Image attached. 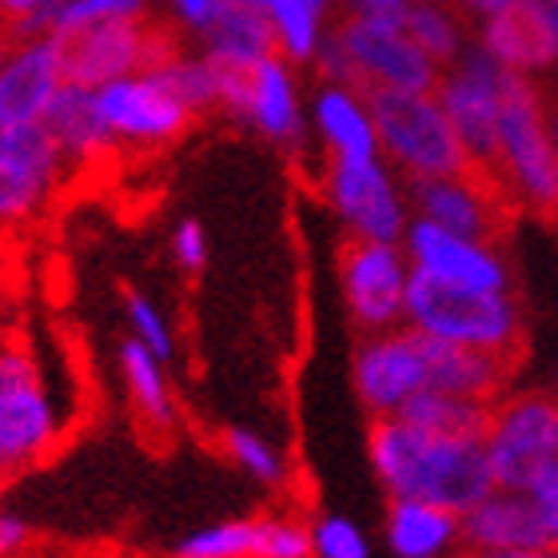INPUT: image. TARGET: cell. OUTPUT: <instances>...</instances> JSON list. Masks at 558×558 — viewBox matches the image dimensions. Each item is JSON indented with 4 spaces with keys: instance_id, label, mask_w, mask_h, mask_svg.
<instances>
[{
    "instance_id": "cell-1",
    "label": "cell",
    "mask_w": 558,
    "mask_h": 558,
    "mask_svg": "<svg viewBox=\"0 0 558 558\" xmlns=\"http://www.w3.org/2000/svg\"><path fill=\"white\" fill-rule=\"evenodd\" d=\"M367 459L387 499H423L466 514L495 490L487 442L430 435L399 415L375 418L367 435Z\"/></svg>"
},
{
    "instance_id": "cell-2",
    "label": "cell",
    "mask_w": 558,
    "mask_h": 558,
    "mask_svg": "<svg viewBox=\"0 0 558 558\" xmlns=\"http://www.w3.org/2000/svg\"><path fill=\"white\" fill-rule=\"evenodd\" d=\"M495 184L514 208L550 216L558 211V140L555 112L535 76L511 72L502 96L499 151H495Z\"/></svg>"
},
{
    "instance_id": "cell-3",
    "label": "cell",
    "mask_w": 558,
    "mask_h": 558,
    "mask_svg": "<svg viewBox=\"0 0 558 558\" xmlns=\"http://www.w3.org/2000/svg\"><path fill=\"white\" fill-rule=\"evenodd\" d=\"M408 327L430 339L463 343V348L511 355L523 339V307L514 291H466L447 288L439 279L411 276L408 291Z\"/></svg>"
},
{
    "instance_id": "cell-4",
    "label": "cell",
    "mask_w": 558,
    "mask_h": 558,
    "mask_svg": "<svg viewBox=\"0 0 558 558\" xmlns=\"http://www.w3.org/2000/svg\"><path fill=\"white\" fill-rule=\"evenodd\" d=\"M367 96H372L379 151L399 175L427 180V175H454L471 168L463 140H459L447 108L435 93L379 88Z\"/></svg>"
},
{
    "instance_id": "cell-5",
    "label": "cell",
    "mask_w": 558,
    "mask_h": 558,
    "mask_svg": "<svg viewBox=\"0 0 558 558\" xmlns=\"http://www.w3.org/2000/svg\"><path fill=\"white\" fill-rule=\"evenodd\" d=\"M324 199L339 228L363 244H403L415 211L408 184L384 156H343L327 160Z\"/></svg>"
},
{
    "instance_id": "cell-6",
    "label": "cell",
    "mask_w": 558,
    "mask_h": 558,
    "mask_svg": "<svg viewBox=\"0 0 558 558\" xmlns=\"http://www.w3.org/2000/svg\"><path fill=\"white\" fill-rule=\"evenodd\" d=\"M511 72L490 57L483 45H471L451 69H442L435 96L442 100L454 132L463 140L471 168L487 172L495 168L499 151V120H502V96H507Z\"/></svg>"
},
{
    "instance_id": "cell-7",
    "label": "cell",
    "mask_w": 558,
    "mask_h": 558,
    "mask_svg": "<svg viewBox=\"0 0 558 558\" xmlns=\"http://www.w3.org/2000/svg\"><path fill=\"white\" fill-rule=\"evenodd\" d=\"M495 487L526 490V483L558 463V399L547 391L499 399L483 435Z\"/></svg>"
},
{
    "instance_id": "cell-8",
    "label": "cell",
    "mask_w": 558,
    "mask_h": 558,
    "mask_svg": "<svg viewBox=\"0 0 558 558\" xmlns=\"http://www.w3.org/2000/svg\"><path fill=\"white\" fill-rule=\"evenodd\" d=\"M336 40L348 57L351 84L363 93L396 88V93H435L442 69L411 40L403 21H355L336 24Z\"/></svg>"
},
{
    "instance_id": "cell-9",
    "label": "cell",
    "mask_w": 558,
    "mask_h": 558,
    "mask_svg": "<svg viewBox=\"0 0 558 558\" xmlns=\"http://www.w3.org/2000/svg\"><path fill=\"white\" fill-rule=\"evenodd\" d=\"M300 64H291L288 57H268L264 64L247 72H223V96L220 108L232 120H240L244 129L264 136L268 144L279 148H300L312 120H307V105L300 93Z\"/></svg>"
},
{
    "instance_id": "cell-10",
    "label": "cell",
    "mask_w": 558,
    "mask_h": 558,
    "mask_svg": "<svg viewBox=\"0 0 558 558\" xmlns=\"http://www.w3.org/2000/svg\"><path fill=\"white\" fill-rule=\"evenodd\" d=\"M411 268L403 244H363L351 240L339 256V291L351 319L372 336L408 324Z\"/></svg>"
},
{
    "instance_id": "cell-11",
    "label": "cell",
    "mask_w": 558,
    "mask_h": 558,
    "mask_svg": "<svg viewBox=\"0 0 558 558\" xmlns=\"http://www.w3.org/2000/svg\"><path fill=\"white\" fill-rule=\"evenodd\" d=\"M351 375H355V396L375 418L399 415L423 387H430L427 339L415 327L372 331L355 351Z\"/></svg>"
},
{
    "instance_id": "cell-12",
    "label": "cell",
    "mask_w": 558,
    "mask_h": 558,
    "mask_svg": "<svg viewBox=\"0 0 558 558\" xmlns=\"http://www.w3.org/2000/svg\"><path fill=\"white\" fill-rule=\"evenodd\" d=\"M105 124L112 132L117 144L129 148H160L172 144L175 136H184L192 124V108L163 84V76L156 69H140L132 76L96 88Z\"/></svg>"
},
{
    "instance_id": "cell-13",
    "label": "cell",
    "mask_w": 558,
    "mask_h": 558,
    "mask_svg": "<svg viewBox=\"0 0 558 558\" xmlns=\"http://www.w3.org/2000/svg\"><path fill=\"white\" fill-rule=\"evenodd\" d=\"M403 252L418 276L439 279L447 288L514 291L511 259L502 256V247L495 240H471V235L447 232L439 223L415 216L408 235H403Z\"/></svg>"
},
{
    "instance_id": "cell-14",
    "label": "cell",
    "mask_w": 558,
    "mask_h": 558,
    "mask_svg": "<svg viewBox=\"0 0 558 558\" xmlns=\"http://www.w3.org/2000/svg\"><path fill=\"white\" fill-rule=\"evenodd\" d=\"M64 163L69 160L45 124L0 129V223H21L45 208Z\"/></svg>"
},
{
    "instance_id": "cell-15",
    "label": "cell",
    "mask_w": 558,
    "mask_h": 558,
    "mask_svg": "<svg viewBox=\"0 0 558 558\" xmlns=\"http://www.w3.org/2000/svg\"><path fill=\"white\" fill-rule=\"evenodd\" d=\"M64 84H69V64L60 36L48 33L12 45L0 57V129L40 124Z\"/></svg>"
},
{
    "instance_id": "cell-16",
    "label": "cell",
    "mask_w": 558,
    "mask_h": 558,
    "mask_svg": "<svg viewBox=\"0 0 558 558\" xmlns=\"http://www.w3.org/2000/svg\"><path fill=\"white\" fill-rule=\"evenodd\" d=\"M502 187H490V175L478 168L454 175H427L408 180L411 211L418 220L439 223L447 232L471 240H495L502 228Z\"/></svg>"
},
{
    "instance_id": "cell-17",
    "label": "cell",
    "mask_w": 558,
    "mask_h": 558,
    "mask_svg": "<svg viewBox=\"0 0 558 558\" xmlns=\"http://www.w3.org/2000/svg\"><path fill=\"white\" fill-rule=\"evenodd\" d=\"M60 40H64L69 81L88 84V88H105V84L132 76L140 69H151L156 60L168 57V48L156 45V36L144 28V21L96 24V28L60 36Z\"/></svg>"
},
{
    "instance_id": "cell-18",
    "label": "cell",
    "mask_w": 558,
    "mask_h": 558,
    "mask_svg": "<svg viewBox=\"0 0 558 558\" xmlns=\"http://www.w3.org/2000/svg\"><path fill=\"white\" fill-rule=\"evenodd\" d=\"M475 45L519 76H543L558 69V33L543 0H511L495 16L478 21Z\"/></svg>"
},
{
    "instance_id": "cell-19",
    "label": "cell",
    "mask_w": 558,
    "mask_h": 558,
    "mask_svg": "<svg viewBox=\"0 0 558 558\" xmlns=\"http://www.w3.org/2000/svg\"><path fill=\"white\" fill-rule=\"evenodd\" d=\"M463 547L471 555H511V550L550 547V535L531 495L495 487L463 514Z\"/></svg>"
},
{
    "instance_id": "cell-20",
    "label": "cell",
    "mask_w": 558,
    "mask_h": 558,
    "mask_svg": "<svg viewBox=\"0 0 558 558\" xmlns=\"http://www.w3.org/2000/svg\"><path fill=\"white\" fill-rule=\"evenodd\" d=\"M307 120H312L315 140L324 144L327 160L343 156H384L379 151V132H375L372 96L360 84L324 81L307 100Z\"/></svg>"
},
{
    "instance_id": "cell-21",
    "label": "cell",
    "mask_w": 558,
    "mask_h": 558,
    "mask_svg": "<svg viewBox=\"0 0 558 558\" xmlns=\"http://www.w3.org/2000/svg\"><path fill=\"white\" fill-rule=\"evenodd\" d=\"M57 442V408L45 384L0 387V478L36 463Z\"/></svg>"
},
{
    "instance_id": "cell-22",
    "label": "cell",
    "mask_w": 558,
    "mask_h": 558,
    "mask_svg": "<svg viewBox=\"0 0 558 558\" xmlns=\"http://www.w3.org/2000/svg\"><path fill=\"white\" fill-rule=\"evenodd\" d=\"M384 543L396 558H454L463 547V514L439 502L391 499L384 514Z\"/></svg>"
},
{
    "instance_id": "cell-23",
    "label": "cell",
    "mask_w": 558,
    "mask_h": 558,
    "mask_svg": "<svg viewBox=\"0 0 558 558\" xmlns=\"http://www.w3.org/2000/svg\"><path fill=\"white\" fill-rule=\"evenodd\" d=\"M40 124L57 140V148L64 151L69 163H93L108 148H117V140L105 124V112H100V100H96V88H88V84H64Z\"/></svg>"
},
{
    "instance_id": "cell-24",
    "label": "cell",
    "mask_w": 558,
    "mask_h": 558,
    "mask_svg": "<svg viewBox=\"0 0 558 558\" xmlns=\"http://www.w3.org/2000/svg\"><path fill=\"white\" fill-rule=\"evenodd\" d=\"M427 339V375L430 387L451 391L466 399H490L499 396L507 379H511V355H495V351L463 348V343H447V339Z\"/></svg>"
},
{
    "instance_id": "cell-25",
    "label": "cell",
    "mask_w": 558,
    "mask_h": 558,
    "mask_svg": "<svg viewBox=\"0 0 558 558\" xmlns=\"http://www.w3.org/2000/svg\"><path fill=\"white\" fill-rule=\"evenodd\" d=\"M199 52L216 60L223 72H247L276 57V33H271L268 12L259 4H240L232 0L223 16L199 36Z\"/></svg>"
},
{
    "instance_id": "cell-26",
    "label": "cell",
    "mask_w": 558,
    "mask_h": 558,
    "mask_svg": "<svg viewBox=\"0 0 558 558\" xmlns=\"http://www.w3.org/2000/svg\"><path fill=\"white\" fill-rule=\"evenodd\" d=\"M259 9L268 12L279 57H288L291 64H315L331 36V12L339 9V0H264Z\"/></svg>"
},
{
    "instance_id": "cell-27",
    "label": "cell",
    "mask_w": 558,
    "mask_h": 558,
    "mask_svg": "<svg viewBox=\"0 0 558 558\" xmlns=\"http://www.w3.org/2000/svg\"><path fill=\"white\" fill-rule=\"evenodd\" d=\"M490 403L483 399H466L439 391V387H423L399 418H408L411 427L430 430V435H454V439H483L490 427Z\"/></svg>"
},
{
    "instance_id": "cell-28",
    "label": "cell",
    "mask_w": 558,
    "mask_h": 558,
    "mask_svg": "<svg viewBox=\"0 0 558 558\" xmlns=\"http://www.w3.org/2000/svg\"><path fill=\"white\" fill-rule=\"evenodd\" d=\"M403 24H408L411 40H415L439 69H451L454 60L475 45L471 33H466V16L454 9L451 0H418V4L408 9Z\"/></svg>"
},
{
    "instance_id": "cell-29",
    "label": "cell",
    "mask_w": 558,
    "mask_h": 558,
    "mask_svg": "<svg viewBox=\"0 0 558 558\" xmlns=\"http://www.w3.org/2000/svg\"><path fill=\"white\" fill-rule=\"evenodd\" d=\"M120 372H124V384H129L132 403L140 408V415L156 423V427H168L175 418V408L160 355L144 348L140 339H129V343H120Z\"/></svg>"
},
{
    "instance_id": "cell-30",
    "label": "cell",
    "mask_w": 558,
    "mask_h": 558,
    "mask_svg": "<svg viewBox=\"0 0 558 558\" xmlns=\"http://www.w3.org/2000/svg\"><path fill=\"white\" fill-rule=\"evenodd\" d=\"M151 69L160 72L163 84L172 88L180 100H184L192 112H208V108H220L223 96V69L216 60H208L204 52L199 57H184V52H168L163 60H156Z\"/></svg>"
},
{
    "instance_id": "cell-31",
    "label": "cell",
    "mask_w": 558,
    "mask_h": 558,
    "mask_svg": "<svg viewBox=\"0 0 558 558\" xmlns=\"http://www.w3.org/2000/svg\"><path fill=\"white\" fill-rule=\"evenodd\" d=\"M259 519H223L184 535L175 543V558H256Z\"/></svg>"
},
{
    "instance_id": "cell-32",
    "label": "cell",
    "mask_w": 558,
    "mask_h": 558,
    "mask_svg": "<svg viewBox=\"0 0 558 558\" xmlns=\"http://www.w3.org/2000/svg\"><path fill=\"white\" fill-rule=\"evenodd\" d=\"M223 447H228V454H232V463L240 466L244 475L256 478V483H264V487H279V483L288 478L283 454H279L264 435H256V430L232 427L228 435H223Z\"/></svg>"
},
{
    "instance_id": "cell-33",
    "label": "cell",
    "mask_w": 558,
    "mask_h": 558,
    "mask_svg": "<svg viewBox=\"0 0 558 558\" xmlns=\"http://www.w3.org/2000/svg\"><path fill=\"white\" fill-rule=\"evenodd\" d=\"M148 0H69L52 21V36H76L96 24L144 21Z\"/></svg>"
},
{
    "instance_id": "cell-34",
    "label": "cell",
    "mask_w": 558,
    "mask_h": 558,
    "mask_svg": "<svg viewBox=\"0 0 558 558\" xmlns=\"http://www.w3.org/2000/svg\"><path fill=\"white\" fill-rule=\"evenodd\" d=\"M315 558H372V538L348 514H319L312 523Z\"/></svg>"
},
{
    "instance_id": "cell-35",
    "label": "cell",
    "mask_w": 558,
    "mask_h": 558,
    "mask_svg": "<svg viewBox=\"0 0 558 558\" xmlns=\"http://www.w3.org/2000/svg\"><path fill=\"white\" fill-rule=\"evenodd\" d=\"M256 558H315L312 526L300 519H259Z\"/></svg>"
},
{
    "instance_id": "cell-36",
    "label": "cell",
    "mask_w": 558,
    "mask_h": 558,
    "mask_svg": "<svg viewBox=\"0 0 558 558\" xmlns=\"http://www.w3.org/2000/svg\"><path fill=\"white\" fill-rule=\"evenodd\" d=\"M124 312H129L132 339H140L148 351H156L160 360H168V355H172V327H168L160 307H156L148 295L129 291V295H124Z\"/></svg>"
},
{
    "instance_id": "cell-37",
    "label": "cell",
    "mask_w": 558,
    "mask_h": 558,
    "mask_svg": "<svg viewBox=\"0 0 558 558\" xmlns=\"http://www.w3.org/2000/svg\"><path fill=\"white\" fill-rule=\"evenodd\" d=\"M64 4L69 0H0V21L9 24L16 40H33L52 33V21Z\"/></svg>"
},
{
    "instance_id": "cell-38",
    "label": "cell",
    "mask_w": 558,
    "mask_h": 558,
    "mask_svg": "<svg viewBox=\"0 0 558 558\" xmlns=\"http://www.w3.org/2000/svg\"><path fill=\"white\" fill-rule=\"evenodd\" d=\"M163 4H168V16H172V24L180 33L204 36L211 24L220 21L223 9H228L232 0H163Z\"/></svg>"
},
{
    "instance_id": "cell-39",
    "label": "cell",
    "mask_w": 558,
    "mask_h": 558,
    "mask_svg": "<svg viewBox=\"0 0 558 558\" xmlns=\"http://www.w3.org/2000/svg\"><path fill=\"white\" fill-rule=\"evenodd\" d=\"M172 256L184 271H204L208 264V232L199 220H180L172 232Z\"/></svg>"
},
{
    "instance_id": "cell-40",
    "label": "cell",
    "mask_w": 558,
    "mask_h": 558,
    "mask_svg": "<svg viewBox=\"0 0 558 558\" xmlns=\"http://www.w3.org/2000/svg\"><path fill=\"white\" fill-rule=\"evenodd\" d=\"M523 495H531V502L538 507L543 523H547L550 547H558V463H550L547 471H538L531 483H526Z\"/></svg>"
},
{
    "instance_id": "cell-41",
    "label": "cell",
    "mask_w": 558,
    "mask_h": 558,
    "mask_svg": "<svg viewBox=\"0 0 558 558\" xmlns=\"http://www.w3.org/2000/svg\"><path fill=\"white\" fill-rule=\"evenodd\" d=\"M24 384H40L33 351L21 348V343H0V387H24Z\"/></svg>"
},
{
    "instance_id": "cell-42",
    "label": "cell",
    "mask_w": 558,
    "mask_h": 558,
    "mask_svg": "<svg viewBox=\"0 0 558 558\" xmlns=\"http://www.w3.org/2000/svg\"><path fill=\"white\" fill-rule=\"evenodd\" d=\"M339 9L355 21H403L411 0H339Z\"/></svg>"
},
{
    "instance_id": "cell-43",
    "label": "cell",
    "mask_w": 558,
    "mask_h": 558,
    "mask_svg": "<svg viewBox=\"0 0 558 558\" xmlns=\"http://www.w3.org/2000/svg\"><path fill=\"white\" fill-rule=\"evenodd\" d=\"M24 543H28V526L16 514H0V558L16 555Z\"/></svg>"
},
{
    "instance_id": "cell-44",
    "label": "cell",
    "mask_w": 558,
    "mask_h": 558,
    "mask_svg": "<svg viewBox=\"0 0 558 558\" xmlns=\"http://www.w3.org/2000/svg\"><path fill=\"white\" fill-rule=\"evenodd\" d=\"M451 4L463 12V16H471V21H487V16H495L499 9H507L511 0H451Z\"/></svg>"
},
{
    "instance_id": "cell-45",
    "label": "cell",
    "mask_w": 558,
    "mask_h": 558,
    "mask_svg": "<svg viewBox=\"0 0 558 558\" xmlns=\"http://www.w3.org/2000/svg\"><path fill=\"white\" fill-rule=\"evenodd\" d=\"M471 558H558V547H543V550H511V555H471Z\"/></svg>"
},
{
    "instance_id": "cell-46",
    "label": "cell",
    "mask_w": 558,
    "mask_h": 558,
    "mask_svg": "<svg viewBox=\"0 0 558 558\" xmlns=\"http://www.w3.org/2000/svg\"><path fill=\"white\" fill-rule=\"evenodd\" d=\"M547 12H550V24H555V33H558V0H547Z\"/></svg>"
},
{
    "instance_id": "cell-47",
    "label": "cell",
    "mask_w": 558,
    "mask_h": 558,
    "mask_svg": "<svg viewBox=\"0 0 558 558\" xmlns=\"http://www.w3.org/2000/svg\"><path fill=\"white\" fill-rule=\"evenodd\" d=\"M240 4H264V0H240Z\"/></svg>"
},
{
    "instance_id": "cell-48",
    "label": "cell",
    "mask_w": 558,
    "mask_h": 558,
    "mask_svg": "<svg viewBox=\"0 0 558 558\" xmlns=\"http://www.w3.org/2000/svg\"><path fill=\"white\" fill-rule=\"evenodd\" d=\"M555 140H558V108H555Z\"/></svg>"
},
{
    "instance_id": "cell-49",
    "label": "cell",
    "mask_w": 558,
    "mask_h": 558,
    "mask_svg": "<svg viewBox=\"0 0 558 558\" xmlns=\"http://www.w3.org/2000/svg\"><path fill=\"white\" fill-rule=\"evenodd\" d=\"M411 4H418V0H411Z\"/></svg>"
},
{
    "instance_id": "cell-50",
    "label": "cell",
    "mask_w": 558,
    "mask_h": 558,
    "mask_svg": "<svg viewBox=\"0 0 558 558\" xmlns=\"http://www.w3.org/2000/svg\"><path fill=\"white\" fill-rule=\"evenodd\" d=\"M0 57H4V52H0Z\"/></svg>"
},
{
    "instance_id": "cell-51",
    "label": "cell",
    "mask_w": 558,
    "mask_h": 558,
    "mask_svg": "<svg viewBox=\"0 0 558 558\" xmlns=\"http://www.w3.org/2000/svg\"><path fill=\"white\" fill-rule=\"evenodd\" d=\"M543 4H547V0H543Z\"/></svg>"
}]
</instances>
